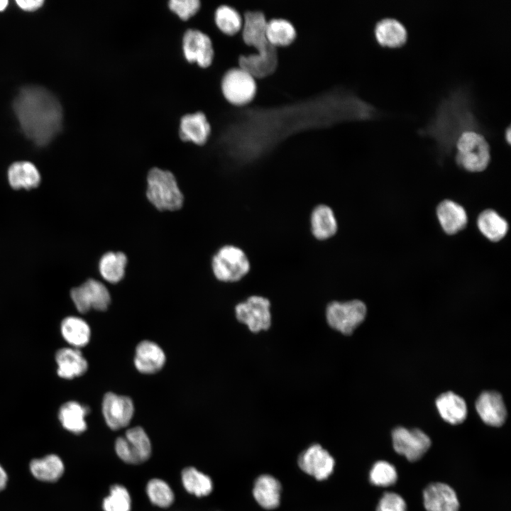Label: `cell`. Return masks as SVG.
Here are the masks:
<instances>
[{"label":"cell","instance_id":"obj_1","mask_svg":"<svg viewBox=\"0 0 511 511\" xmlns=\"http://www.w3.org/2000/svg\"><path fill=\"white\" fill-rule=\"evenodd\" d=\"M483 129L473 111L470 92L466 87H458L441 99L434 116L418 132L433 138L443 155L451 152L458 137L463 131L483 132Z\"/></svg>","mask_w":511,"mask_h":511},{"label":"cell","instance_id":"obj_2","mask_svg":"<svg viewBox=\"0 0 511 511\" xmlns=\"http://www.w3.org/2000/svg\"><path fill=\"white\" fill-rule=\"evenodd\" d=\"M13 109L25 135L38 145H47L61 129L62 107L55 97L42 87L21 88Z\"/></svg>","mask_w":511,"mask_h":511},{"label":"cell","instance_id":"obj_3","mask_svg":"<svg viewBox=\"0 0 511 511\" xmlns=\"http://www.w3.org/2000/svg\"><path fill=\"white\" fill-rule=\"evenodd\" d=\"M243 26L240 32L243 43L253 48L256 53L240 55L238 65L256 79L273 75L278 65V48L268 40L265 28L268 19L260 11H246L242 13Z\"/></svg>","mask_w":511,"mask_h":511},{"label":"cell","instance_id":"obj_4","mask_svg":"<svg viewBox=\"0 0 511 511\" xmlns=\"http://www.w3.org/2000/svg\"><path fill=\"white\" fill-rule=\"evenodd\" d=\"M456 164L470 173L485 170L490 162V146L483 132L476 130L463 131L455 143Z\"/></svg>","mask_w":511,"mask_h":511},{"label":"cell","instance_id":"obj_5","mask_svg":"<svg viewBox=\"0 0 511 511\" xmlns=\"http://www.w3.org/2000/svg\"><path fill=\"white\" fill-rule=\"evenodd\" d=\"M146 197L159 211H176L184 202V196L177 180L169 170L151 168L146 178Z\"/></svg>","mask_w":511,"mask_h":511},{"label":"cell","instance_id":"obj_6","mask_svg":"<svg viewBox=\"0 0 511 511\" xmlns=\"http://www.w3.org/2000/svg\"><path fill=\"white\" fill-rule=\"evenodd\" d=\"M211 266L215 278L224 282H238L251 270L247 254L232 244L224 245L216 251L211 258Z\"/></svg>","mask_w":511,"mask_h":511},{"label":"cell","instance_id":"obj_7","mask_svg":"<svg viewBox=\"0 0 511 511\" xmlns=\"http://www.w3.org/2000/svg\"><path fill=\"white\" fill-rule=\"evenodd\" d=\"M220 89L227 102L234 106H245L256 97L257 79L241 67H232L222 75Z\"/></svg>","mask_w":511,"mask_h":511},{"label":"cell","instance_id":"obj_8","mask_svg":"<svg viewBox=\"0 0 511 511\" xmlns=\"http://www.w3.org/2000/svg\"><path fill=\"white\" fill-rule=\"evenodd\" d=\"M366 312V306L361 300L334 301L326 307V317L331 328L348 335L363 322Z\"/></svg>","mask_w":511,"mask_h":511},{"label":"cell","instance_id":"obj_9","mask_svg":"<svg viewBox=\"0 0 511 511\" xmlns=\"http://www.w3.org/2000/svg\"><path fill=\"white\" fill-rule=\"evenodd\" d=\"M182 50L185 60L207 68L214 60L215 50L211 37L197 28L187 29L182 38Z\"/></svg>","mask_w":511,"mask_h":511},{"label":"cell","instance_id":"obj_10","mask_svg":"<svg viewBox=\"0 0 511 511\" xmlns=\"http://www.w3.org/2000/svg\"><path fill=\"white\" fill-rule=\"evenodd\" d=\"M118 456L130 464L141 463L150 457L151 444L150 439L141 427L128 429L125 436H119L115 442Z\"/></svg>","mask_w":511,"mask_h":511},{"label":"cell","instance_id":"obj_11","mask_svg":"<svg viewBox=\"0 0 511 511\" xmlns=\"http://www.w3.org/2000/svg\"><path fill=\"white\" fill-rule=\"evenodd\" d=\"M270 302L262 296L252 295L235 307L237 319L253 333L267 330L271 325Z\"/></svg>","mask_w":511,"mask_h":511},{"label":"cell","instance_id":"obj_12","mask_svg":"<svg viewBox=\"0 0 511 511\" xmlns=\"http://www.w3.org/2000/svg\"><path fill=\"white\" fill-rule=\"evenodd\" d=\"M70 296L77 309L81 313H86L92 309L104 311L111 302L110 293L106 287L100 281L92 278L72 289Z\"/></svg>","mask_w":511,"mask_h":511},{"label":"cell","instance_id":"obj_13","mask_svg":"<svg viewBox=\"0 0 511 511\" xmlns=\"http://www.w3.org/2000/svg\"><path fill=\"white\" fill-rule=\"evenodd\" d=\"M392 439L395 451L410 461L420 459L431 446L429 437L418 429L397 427L392 432Z\"/></svg>","mask_w":511,"mask_h":511},{"label":"cell","instance_id":"obj_14","mask_svg":"<svg viewBox=\"0 0 511 511\" xmlns=\"http://www.w3.org/2000/svg\"><path fill=\"white\" fill-rule=\"evenodd\" d=\"M134 406L127 396L107 392L103 398L102 412L108 427L117 430L126 427L133 415Z\"/></svg>","mask_w":511,"mask_h":511},{"label":"cell","instance_id":"obj_15","mask_svg":"<svg viewBox=\"0 0 511 511\" xmlns=\"http://www.w3.org/2000/svg\"><path fill=\"white\" fill-rule=\"evenodd\" d=\"M435 216L443 233L449 236L464 230L468 223V215L464 207L451 199H444L437 204Z\"/></svg>","mask_w":511,"mask_h":511},{"label":"cell","instance_id":"obj_16","mask_svg":"<svg viewBox=\"0 0 511 511\" xmlns=\"http://www.w3.org/2000/svg\"><path fill=\"white\" fill-rule=\"evenodd\" d=\"M211 133V123L203 111L186 114L180 120L178 134L182 141L203 145L207 142Z\"/></svg>","mask_w":511,"mask_h":511},{"label":"cell","instance_id":"obj_17","mask_svg":"<svg viewBox=\"0 0 511 511\" xmlns=\"http://www.w3.org/2000/svg\"><path fill=\"white\" fill-rule=\"evenodd\" d=\"M423 501L427 511H458L459 509L455 491L443 483L429 485L423 492Z\"/></svg>","mask_w":511,"mask_h":511},{"label":"cell","instance_id":"obj_18","mask_svg":"<svg viewBox=\"0 0 511 511\" xmlns=\"http://www.w3.org/2000/svg\"><path fill=\"white\" fill-rule=\"evenodd\" d=\"M299 465L304 472L318 480H323L332 472L334 461L326 450L319 445H314L300 456Z\"/></svg>","mask_w":511,"mask_h":511},{"label":"cell","instance_id":"obj_19","mask_svg":"<svg viewBox=\"0 0 511 511\" xmlns=\"http://www.w3.org/2000/svg\"><path fill=\"white\" fill-rule=\"evenodd\" d=\"M476 409L481 419L490 426H502L507 417L502 397L500 393L495 391L481 393L476 400Z\"/></svg>","mask_w":511,"mask_h":511},{"label":"cell","instance_id":"obj_20","mask_svg":"<svg viewBox=\"0 0 511 511\" xmlns=\"http://www.w3.org/2000/svg\"><path fill=\"white\" fill-rule=\"evenodd\" d=\"M377 43L383 47L398 48L407 40L408 33L405 26L398 19L385 17L378 20L373 28Z\"/></svg>","mask_w":511,"mask_h":511},{"label":"cell","instance_id":"obj_21","mask_svg":"<svg viewBox=\"0 0 511 511\" xmlns=\"http://www.w3.org/2000/svg\"><path fill=\"white\" fill-rule=\"evenodd\" d=\"M476 227L483 237L494 243L503 240L509 231L507 221L492 208H486L478 214Z\"/></svg>","mask_w":511,"mask_h":511},{"label":"cell","instance_id":"obj_22","mask_svg":"<svg viewBox=\"0 0 511 511\" xmlns=\"http://www.w3.org/2000/svg\"><path fill=\"white\" fill-rule=\"evenodd\" d=\"M165 363L164 351L157 344L145 340L136 346L134 365L141 373H155L163 367Z\"/></svg>","mask_w":511,"mask_h":511},{"label":"cell","instance_id":"obj_23","mask_svg":"<svg viewBox=\"0 0 511 511\" xmlns=\"http://www.w3.org/2000/svg\"><path fill=\"white\" fill-rule=\"evenodd\" d=\"M309 223L312 236L319 241L329 239L338 231L336 216L333 209L327 204H320L314 207Z\"/></svg>","mask_w":511,"mask_h":511},{"label":"cell","instance_id":"obj_24","mask_svg":"<svg viewBox=\"0 0 511 511\" xmlns=\"http://www.w3.org/2000/svg\"><path fill=\"white\" fill-rule=\"evenodd\" d=\"M57 374L65 379H72L83 375L88 364L82 353L76 348H63L57 351Z\"/></svg>","mask_w":511,"mask_h":511},{"label":"cell","instance_id":"obj_25","mask_svg":"<svg viewBox=\"0 0 511 511\" xmlns=\"http://www.w3.org/2000/svg\"><path fill=\"white\" fill-rule=\"evenodd\" d=\"M436 405L441 417L451 424L463 422L467 415V407L464 400L452 392H446L439 396Z\"/></svg>","mask_w":511,"mask_h":511},{"label":"cell","instance_id":"obj_26","mask_svg":"<svg viewBox=\"0 0 511 511\" xmlns=\"http://www.w3.org/2000/svg\"><path fill=\"white\" fill-rule=\"evenodd\" d=\"M10 185L16 189L36 187L40 182V175L36 167L28 161L16 162L8 170Z\"/></svg>","mask_w":511,"mask_h":511},{"label":"cell","instance_id":"obj_27","mask_svg":"<svg viewBox=\"0 0 511 511\" xmlns=\"http://www.w3.org/2000/svg\"><path fill=\"white\" fill-rule=\"evenodd\" d=\"M128 258L121 251H109L104 253L99 261V271L106 282L114 284L124 277Z\"/></svg>","mask_w":511,"mask_h":511},{"label":"cell","instance_id":"obj_28","mask_svg":"<svg viewBox=\"0 0 511 511\" xmlns=\"http://www.w3.org/2000/svg\"><path fill=\"white\" fill-rule=\"evenodd\" d=\"M265 33L268 41L276 48L287 47L297 38V31L294 25L282 18L268 20Z\"/></svg>","mask_w":511,"mask_h":511},{"label":"cell","instance_id":"obj_29","mask_svg":"<svg viewBox=\"0 0 511 511\" xmlns=\"http://www.w3.org/2000/svg\"><path fill=\"white\" fill-rule=\"evenodd\" d=\"M89 409L75 401H70L62 405L58 417L62 427L75 434H80L87 429L85 417Z\"/></svg>","mask_w":511,"mask_h":511},{"label":"cell","instance_id":"obj_30","mask_svg":"<svg viewBox=\"0 0 511 511\" xmlns=\"http://www.w3.org/2000/svg\"><path fill=\"white\" fill-rule=\"evenodd\" d=\"M214 21L216 28L229 36L238 34L243 26V16L235 8L224 4L218 6L214 12Z\"/></svg>","mask_w":511,"mask_h":511},{"label":"cell","instance_id":"obj_31","mask_svg":"<svg viewBox=\"0 0 511 511\" xmlns=\"http://www.w3.org/2000/svg\"><path fill=\"white\" fill-rule=\"evenodd\" d=\"M64 339L73 348L86 346L89 341L91 331L88 324L77 317H67L61 323Z\"/></svg>","mask_w":511,"mask_h":511},{"label":"cell","instance_id":"obj_32","mask_svg":"<svg viewBox=\"0 0 511 511\" xmlns=\"http://www.w3.org/2000/svg\"><path fill=\"white\" fill-rule=\"evenodd\" d=\"M280 485L272 476H261L256 481L253 495L257 502L266 509L276 507L280 501Z\"/></svg>","mask_w":511,"mask_h":511},{"label":"cell","instance_id":"obj_33","mask_svg":"<svg viewBox=\"0 0 511 511\" xmlns=\"http://www.w3.org/2000/svg\"><path fill=\"white\" fill-rule=\"evenodd\" d=\"M30 470L35 478L45 482L57 480L64 472V464L56 455H48L34 459L30 463Z\"/></svg>","mask_w":511,"mask_h":511},{"label":"cell","instance_id":"obj_34","mask_svg":"<svg viewBox=\"0 0 511 511\" xmlns=\"http://www.w3.org/2000/svg\"><path fill=\"white\" fill-rule=\"evenodd\" d=\"M182 481L185 490L197 497L207 495L212 490L210 478L193 467L182 471Z\"/></svg>","mask_w":511,"mask_h":511},{"label":"cell","instance_id":"obj_35","mask_svg":"<svg viewBox=\"0 0 511 511\" xmlns=\"http://www.w3.org/2000/svg\"><path fill=\"white\" fill-rule=\"evenodd\" d=\"M151 502L160 507H169L174 500V494L167 483L155 478L150 480L146 488Z\"/></svg>","mask_w":511,"mask_h":511},{"label":"cell","instance_id":"obj_36","mask_svg":"<svg viewBox=\"0 0 511 511\" xmlns=\"http://www.w3.org/2000/svg\"><path fill=\"white\" fill-rule=\"evenodd\" d=\"M131 497L126 488L121 485H114L110 488L109 495L104 499V511H130Z\"/></svg>","mask_w":511,"mask_h":511},{"label":"cell","instance_id":"obj_37","mask_svg":"<svg viewBox=\"0 0 511 511\" xmlns=\"http://www.w3.org/2000/svg\"><path fill=\"white\" fill-rule=\"evenodd\" d=\"M397 473L395 466L385 461L376 462L370 472V482L377 486L387 487L396 483Z\"/></svg>","mask_w":511,"mask_h":511},{"label":"cell","instance_id":"obj_38","mask_svg":"<svg viewBox=\"0 0 511 511\" xmlns=\"http://www.w3.org/2000/svg\"><path fill=\"white\" fill-rule=\"evenodd\" d=\"M167 6L180 19L187 21L199 11L201 2L199 0H170Z\"/></svg>","mask_w":511,"mask_h":511},{"label":"cell","instance_id":"obj_39","mask_svg":"<svg viewBox=\"0 0 511 511\" xmlns=\"http://www.w3.org/2000/svg\"><path fill=\"white\" fill-rule=\"evenodd\" d=\"M376 511H407V505L400 495L385 493L380 498Z\"/></svg>","mask_w":511,"mask_h":511},{"label":"cell","instance_id":"obj_40","mask_svg":"<svg viewBox=\"0 0 511 511\" xmlns=\"http://www.w3.org/2000/svg\"><path fill=\"white\" fill-rule=\"evenodd\" d=\"M43 0H17L16 4L22 9L26 11H33L40 8L43 4Z\"/></svg>","mask_w":511,"mask_h":511},{"label":"cell","instance_id":"obj_41","mask_svg":"<svg viewBox=\"0 0 511 511\" xmlns=\"http://www.w3.org/2000/svg\"><path fill=\"white\" fill-rule=\"evenodd\" d=\"M7 483V475L4 468L0 466V490H3Z\"/></svg>","mask_w":511,"mask_h":511},{"label":"cell","instance_id":"obj_42","mask_svg":"<svg viewBox=\"0 0 511 511\" xmlns=\"http://www.w3.org/2000/svg\"><path fill=\"white\" fill-rule=\"evenodd\" d=\"M505 141L508 144H510L511 142V129L510 126H508L505 131Z\"/></svg>","mask_w":511,"mask_h":511},{"label":"cell","instance_id":"obj_43","mask_svg":"<svg viewBox=\"0 0 511 511\" xmlns=\"http://www.w3.org/2000/svg\"><path fill=\"white\" fill-rule=\"evenodd\" d=\"M8 4V1L6 0H0V11L5 9Z\"/></svg>","mask_w":511,"mask_h":511}]
</instances>
